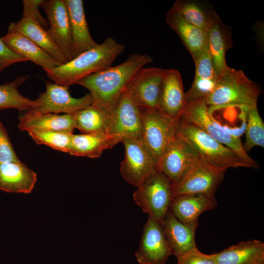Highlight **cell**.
<instances>
[{
    "label": "cell",
    "instance_id": "obj_1",
    "mask_svg": "<svg viewBox=\"0 0 264 264\" xmlns=\"http://www.w3.org/2000/svg\"><path fill=\"white\" fill-rule=\"evenodd\" d=\"M153 61L147 54H131L123 63L89 75L76 84L89 91L92 105L112 111L132 76Z\"/></svg>",
    "mask_w": 264,
    "mask_h": 264
},
{
    "label": "cell",
    "instance_id": "obj_2",
    "mask_svg": "<svg viewBox=\"0 0 264 264\" xmlns=\"http://www.w3.org/2000/svg\"><path fill=\"white\" fill-rule=\"evenodd\" d=\"M124 50L123 44L108 37L93 48L45 72L54 83L69 87L89 75L110 66Z\"/></svg>",
    "mask_w": 264,
    "mask_h": 264
},
{
    "label": "cell",
    "instance_id": "obj_3",
    "mask_svg": "<svg viewBox=\"0 0 264 264\" xmlns=\"http://www.w3.org/2000/svg\"><path fill=\"white\" fill-rule=\"evenodd\" d=\"M260 90L242 70L228 66L219 76L213 92L206 100L210 107L256 106Z\"/></svg>",
    "mask_w": 264,
    "mask_h": 264
},
{
    "label": "cell",
    "instance_id": "obj_4",
    "mask_svg": "<svg viewBox=\"0 0 264 264\" xmlns=\"http://www.w3.org/2000/svg\"><path fill=\"white\" fill-rule=\"evenodd\" d=\"M176 134L191 145L205 162L226 169L250 168L232 149L197 126L179 118Z\"/></svg>",
    "mask_w": 264,
    "mask_h": 264
},
{
    "label": "cell",
    "instance_id": "obj_5",
    "mask_svg": "<svg viewBox=\"0 0 264 264\" xmlns=\"http://www.w3.org/2000/svg\"><path fill=\"white\" fill-rule=\"evenodd\" d=\"M209 134L223 145L234 150L250 167L257 169L258 163L243 150L239 137L224 131L218 124L209 111L205 100L186 105L180 117Z\"/></svg>",
    "mask_w": 264,
    "mask_h": 264
},
{
    "label": "cell",
    "instance_id": "obj_6",
    "mask_svg": "<svg viewBox=\"0 0 264 264\" xmlns=\"http://www.w3.org/2000/svg\"><path fill=\"white\" fill-rule=\"evenodd\" d=\"M171 185L170 179L158 171L137 187L133 200L143 212L161 223L173 199Z\"/></svg>",
    "mask_w": 264,
    "mask_h": 264
},
{
    "label": "cell",
    "instance_id": "obj_7",
    "mask_svg": "<svg viewBox=\"0 0 264 264\" xmlns=\"http://www.w3.org/2000/svg\"><path fill=\"white\" fill-rule=\"evenodd\" d=\"M125 154L120 166L124 179L136 188L159 171L158 163L142 139L124 137Z\"/></svg>",
    "mask_w": 264,
    "mask_h": 264
},
{
    "label": "cell",
    "instance_id": "obj_8",
    "mask_svg": "<svg viewBox=\"0 0 264 264\" xmlns=\"http://www.w3.org/2000/svg\"><path fill=\"white\" fill-rule=\"evenodd\" d=\"M226 170L200 158L178 181L172 183L173 198L189 194L215 195Z\"/></svg>",
    "mask_w": 264,
    "mask_h": 264
},
{
    "label": "cell",
    "instance_id": "obj_9",
    "mask_svg": "<svg viewBox=\"0 0 264 264\" xmlns=\"http://www.w3.org/2000/svg\"><path fill=\"white\" fill-rule=\"evenodd\" d=\"M142 140L158 163L169 142L176 134L179 119L172 118L158 109L141 110Z\"/></svg>",
    "mask_w": 264,
    "mask_h": 264
},
{
    "label": "cell",
    "instance_id": "obj_10",
    "mask_svg": "<svg viewBox=\"0 0 264 264\" xmlns=\"http://www.w3.org/2000/svg\"><path fill=\"white\" fill-rule=\"evenodd\" d=\"M46 88L41 92L36 101L37 107L25 113L30 115L47 113L65 114L74 113L92 104L89 93L80 98H74L70 94L69 87L45 81Z\"/></svg>",
    "mask_w": 264,
    "mask_h": 264
},
{
    "label": "cell",
    "instance_id": "obj_11",
    "mask_svg": "<svg viewBox=\"0 0 264 264\" xmlns=\"http://www.w3.org/2000/svg\"><path fill=\"white\" fill-rule=\"evenodd\" d=\"M167 69H139L128 84L125 90L141 110L157 109L163 78Z\"/></svg>",
    "mask_w": 264,
    "mask_h": 264
},
{
    "label": "cell",
    "instance_id": "obj_12",
    "mask_svg": "<svg viewBox=\"0 0 264 264\" xmlns=\"http://www.w3.org/2000/svg\"><path fill=\"white\" fill-rule=\"evenodd\" d=\"M200 158L191 145L176 134L162 154L159 171L174 183L178 181Z\"/></svg>",
    "mask_w": 264,
    "mask_h": 264
},
{
    "label": "cell",
    "instance_id": "obj_13",
    "mask_svg": "<svg viewBox=\"0 0 264 264\" xmlns=\"http://www.w3.org/2000/svg\"><path fill=\"white\" fill-rule=\"evenodd\" d=\"M172 255L161 223L149 216L134 254L140 264H165Z\"/></svg>",
    "mask_w": 264,
    "mask_h": 264
},
{
    "label": "cell",
    "instance_id": "obj_14",
    "mask_svg": "<svg viewBox=\"0 0 264 264\" xmlns=\"http://www.w3.org/2000/svg\"><path fill=\"white\" fill-rule=\"evenodd\" d=\"M49 22L47 31L67 62L72 59V40L69 17L64 0H43L40 6Z\"/></svg>",
    "mask_w": 264,
    "mask_h": 264
},
{
    "label": "cell",
    "instance_id": "obj_15",
    "mask_svg": "<svg viewBox=\"0 0 264 264\" xmlns=\"http://www.w3.org/2000/svg\"><path fill=\"white\" fill-rule=\"evenodd\" d=\"M110 133L142 139L141 110L125 89L113 110Z\"/></svg>",
    "mask_w": 264,
    "mask_h": 264
},
{
    "label": "cell",
    "instance_id": "obj_16",
    "mask_svg": "<svg viewBox=\"0 0 264 264\" xmlns=\"http://www.w3.org/2000/svg\"><path fill=\"white\" fill-rule=\"evenodd\" d=\"M161 224L172 254L176 258L197 247L195 235L198 220L183 223L169 210Z\"/></svg>",
    "mask_w": 264,
    "mask_h": 264
},
{
    "label": "cell",
    "instance_id": "obj_17",
    "mask_svg": "<svg viewBox=\"0 0 264 264\" xmlns=\"http://www.w3.org/2000/svg\"><path fill=\"white\" fill-rule=\"evenodd\" d=\"M193 60L195 75L190 88L185 92L186 105L201 100L206 101L214 90L218 78L208 49Z\"/></svg>",
    "mask_w": 264,
    "mask_h": 264
},
{
    "label": "cell",
    "instance_id": "obj_18",
    "mask_svg": "<svg viewBox=\"0 0 264 264\" xmlns=\"http://www.w3.org/2000/svg\"><path fill=\"white\" fill-rule=\"evenodd\" d=\"M186 106L180 73L176 69H167L162 83L157 109L172 118L179 119Z\"/></svg>",
    "mask_w": 264,
    "mask_h": 264
},
{
    "label": "cell",
    "instance_id": "obj_19",
    "mask_svg": "<svg viewBox=\"0 0 264 264\" xmlns=\"http://www.w3.org/2000/svg\"><path fill=\"white\" fill-rule=\"evenodd\" d=\"M166 22L182 41L193 59L208 49L207 33L186 21L174 6L166 15Z\"/></svg>",
    "mask_w": 264,
    "mask_h": 264
},
{
    "label": "cell",
    "instance_id": "obj_20",
    "mask_svg": "<svg viewBox=\"0 0 264 264\" xmlns=\"http://www.w3.org/2000/svg\"><path fill=\"white\" fill-rule=\"evenodd\" d=\"M70 22L72 59L93 48L98 44L92 39L86 20L82 0H64Z\"/></svg>",
    "mask_w": 264,
    "mask_h": 264
},
{
    "label": "cell",
    "instance_id": "obj_21",
    "mask_svg": "<svg viewBox=\"0 0 264 264\" xmlns=\"http://www.w3.org/2000/svg\"><path fill=\"white\" fill-rule=\"evenodd\" d=\"M123 138L121 135L103 132L73 134L68 154L75 156L98 158L104 150L111 149L122 142Z\"/></svg>",
    "mask_w": 264,
    "mask_h": 264
},
{
    "label": "cell",
    "instance_id": "obj_22",
    "mask_svg": "<svg viewBox=\"0 0 264 264\" xmlns=\"http://www.w3.org/2000/svg\"><path fill=\"white\" fill-rule=\"evenodd\" d=\"M37 174L21 161L0 163V190L11 193H30Z\"/></svg>",
    "mask_w": 264,
    "mask_h": 264
},
{
    "label": "cell",
    "instance_id": "obj_23",
    "mask_svg": "<svg viewBox=\"0 0 264 264\" xmlns=\"http://www.w3.org/2000/svg\"><path fill=\"white\" fill-rule=\"evenodd\" d=\"M217 205L215 195L189 194L174 198L169 210L178 220L188 223L198 220L202 213L214 209Z\"/></svg>",
    "mask_w": 264,
    "mask_h": 264
},
{
    "label": "cell",
    "instance_id": "obj_24",
    "mask_svg": "<svg viewBox=\"0 0 264 264\" xmlns=\"http://www.w3.org/2000/svg\"><path fill=\"white\" fill-rule=\"evenodd\" d=\"M5 44L13 52L41 66L45 71L61 65L47 52L22 34L8 32L0 37Z\"/></svg>",
    "mask_w": 264,
    "mask_h": 264
},
{
    "label": "cell",
    "instance_id": "obj_25",
    "mask_svg": "<svg viewBox=\"0 0 264 264\" xmlns=\"http://www.w3.org/2000/svg\"><path fill=\"white\" fill-rule=\"evenodd\" d=\"M18 127L22 131L59 132L73 133L75 122L72 113H47L37 115L25 113L21 116Z\"/></svg>",
    "mask_w": 264,
    "mask_h": 264
},
{
    "label": "cell",
    "instance_id": "obj_26",
    "mask_svg": "<svg viewBox=\"0 0 264 264\" xmlns=\"http://www.w3.org/2000/svg\"><path fill=\"white\" fill-rule=\"evenodd\" d=\"M8 32H17L31 40L62 64L67 62L63 52L38 22L31 18H22L12 22Z\"/></svg>",
    "mask_w": 264,
    "mask_h": 264
},
{
    "label": "cell",
    "instance_id": "obj_27",
    "mask_svg": "<svg viewBox=\"0 0 264 264\" xmlns=\"http://www.w3.org/2000/svg\"><path fill=\"white\" fill-rule=\"evenodd\" d=\"M214 254L218 264H264V243L243 241Z\"/></svg>",
    "mask_w": 264,
    "mask_h": 264
},
{
    "label": "cell",
    "instance_id": "obj_28",
    "mask_svg": "<svg viewBox=\"0 0 264 264\" xmlns=\"http://www.w3.org/2000/svg\"><path fill=\"white\" fill-rule=\"evenodd\" d=\"M173 5L186 21L206 33L221 21L212 7L203 2L177 0Z\"/></svg>",
    "mask_w": 264,
    "mask_h": 264
},
{
    "label": "cell",
    "instance_id": "obj_29",
    "mask_svg": "<svg viewBox=\"0 0 264 264\" xmlns=\"http://www.w3.org/2000/svg\"><path fill=\"white\" fill-rule=\"evenodd\" d=\"M207 33L208 50L214 68L219 76L228 67L225 54L233 45L231 30L220 21Z\"/></svg>",
    "mask_w": 264,
    "mask_h": 264
},
{
    "label": "cell",
    "instance_id": "obj_30",
    "mask_svg": "<svg viewBox=\"0 0 264 264\" xmlns=\"http://www.w3.org/2000/svg\"><path fill=\"white\" fill-rule=\"evenodd\" d=\"M113 111L91 104L73 113L75 128L82 133H110Z\"/></svg>",
    "mask_w": 264,
    "mask_h": 264
},
{
    "label": "cell",
    "instance_id": "obj_31",
    "mask_svg": "<svg viewBox=\"0 0 264 264\" xmlns=\"http://www.w3.org/2000/svg\"><path fill=\"white\" fill-rule=\"evenodd\" d=\"M29 78V75H21L11 82L0 85V110L14 109L27 112L37 107L36 100L23 96L18 90L19 87Z\"/></svg>",
    "mask_w": 264,
    "mask_h": 264
},
{
    "label": "cell",
    "instance_id": "obj_32",
    "mask_svg": "<svg viewBox=\"0 0 264 264\" xmlns=\"http://www.w3.org/2000/svg\"><path fill=\"white\" fill-rule=\"evenodd\" d=\"M245 139L242 147L248 154L255 146L264 147V123L257 106L249 107L246 112Z\"/></svg>",
    "mask_w": 264,
    "mask_h": 264
},
{
    "label": "cell",
    "instance_id": "obj_33",
    "mask_svg": "<svg viewBox=\"0 0 264 264\" xmlns=\"http://www.w3.org/2000/svg\"><path fill=\"white\" fill-rule=\"evenodd\" d=\"M73 133L50 131H33L29 135L38 144L47 145L52 149L68 153Z\"/></svg>",
    "mask_w": 264,
    "mask_h": 264
},
{
    "label": "cell",
    "instance_id": "obj_34",
    "mask_svg": "<svg viewBox=\"0 0 264 264\" xmlns=\"http://www.w3.org/2000/svg\"><path fill=\"white\" fill-rule=\"evenodd\" d=\"M18 162L17 156L9 135L0 120V163L8 162Z\"/></svg>",
    "mask_w": 264,
    "mask_h": 264
},
{
    "label": "cell",
    "instance_id": "obj_35",
    "mask_svg": "<svg viewBox=\"0 0 264 264\" xmlns=\"http://www.w3.org/2000/svg\"><path fill=\"white\" fill-rule=\"evenodd\" d=\"M177 259L176 264H218L214 253L204 254L197 247Z\"/></svg>",
    "mask_w": 264,
    "mask_h": 264
},
{
    "label": "cell",
    "instance_id": "obj_36",
    "mask_svg": "<svg viewBox=\"0 0 264 264\" xmlns=\"http://www.w3.org/2000/svg\"><path fill=\"white\" fill-rule=\"evenodd\" d=\"M43 0H22L23 10L22 18H31L38 22L44 29H47L48 21L41 14L39 7Z\"/></svg>",
    "mask_w": 264,
    "mask_h": 264
},
{
    "label": "cell",
    "instance_id": "obj_37",
    "mask_svg": "<svg viewBox=\"0 0 264 264\" xmlns=\"http://www.w3.org/2000/svg\"><path fill=\"white\" fill-rule=\"evenodd\" d=\"M27 61L11 50L0 38V73L17 63Z\"/></svg>",
    "mask_w": 264,
    "mask_h": 264
}]
</instances>
